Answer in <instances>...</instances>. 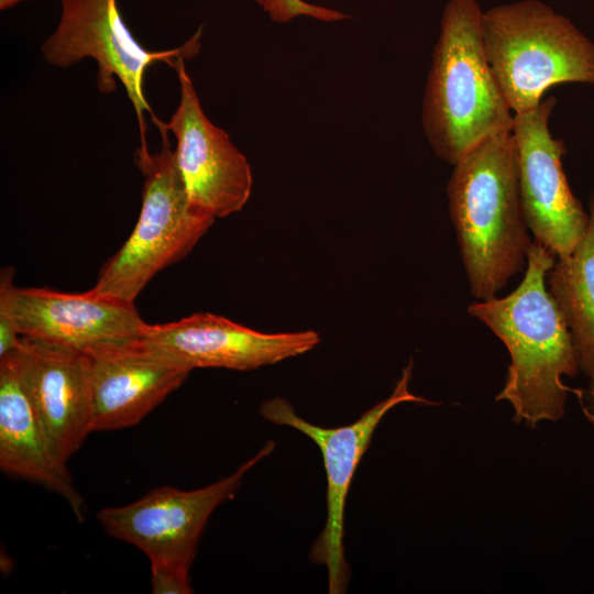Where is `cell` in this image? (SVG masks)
<instances>
[{"mask_svg": "<svg viewBox=\"0 0 594 594\" xmlns=\"http://www.w3.org/2000/svg\"><path fill=\"white\" fill-rule=\"evenodd\" d=\"M142 340L194 370H255L301 355L321 341L317 331L261 332L228 318L199 312L146 324Z\"/></svg>", "mask_w": 594, "mask_h": 594, "instance_id": "obj_12", "label": "cell"}, {"mask_svg": "<svg viewBox=\"0 0 594 594\" xmlns=\"http://www.w3.org/2000/svg\"><path fill=\"white\" fill-rule=\"evenodd\" d=\"M189 570L173 563H151L152 592L154 594L191 593Z\"/></svg>", "mask_w": 594, "mask_h": 594, "instance_id": "obj_18", "label": "cell"}, {"mask_svg": "<svg viewBox=\"0 0 594 594\" xmlns=\"http://www.w3.org/2000/svg\"><path fill=\"white\" fill-rule=\"evenodd\" d=\"M521 283L503 298L476 301L469 314L485 323L505 344L510 364L496 400L508 402L516 422L535 428L565 414L568 393L562 381L580 371L571 332L546 286L556 255L537 242L527 252Z\"/></svg>", "mask_w": 594, "mask_h": 594, "instance_id": "obj_1", "label": "cell"}, {"mask_svg": "<svg viewBox=\"0 0 594 594\" xmlns=\"http://www.w3.org/2000/svg\"><path fill=\"white\" fill-rule=\"evenodd\" d=\"M481 41L491 72L515 113L536 108L561 84L594 85V43L540 0H520L482 13Z\"/></svg>", "mask_w": 594, "mask_h": 594, "instance_id": "obj_4", "label": "cell"}, {"mask_svg": "<svg viewBox=\"0 0 594 594\" xmlns=\"http://www.w3.org/2000/svg\"><path fill=\"white\" fill-rule=\"evenodd\" d=\"M14 270L0 277V314L19 334L87 353L96 348L141 339L146 322L134 304L94 295L69 294L45 287H18Z\"/></svg>", "mask_w": 594, "mask_h": 594, "instance_id": "obj_11", "label": "cell"}, {"mask_svg": "<svg viewBox=\"0 0 594 594\" xmlns=\"http://www.w3.org/2000/svg\"><path fill=\"white\" fill-rule=\"evenodd\" d=\"M588 226L573 252L559 257L549 276V292L571 332L580 371L594 394V191Z\"/></svg>", "mask_w": 594, "mask_h": 594, "instance_id": "obj_16", "label": "cell"}, {"mask_svg": "<svg viewBox=\"0 0 594 594\" xmlns=\"http://www.w3.org/2000/svg\"><path fill=\"white\" fill-rule=\"evenodd\" d=\"M157 129L162 135L161 150L151 153L143 139L134 155L144 178L138 222L124 244L100 270L89 289L94 295L134 304L148 282L186 256L215 221L191 206L168 131L161 125Z\"/></svg>", "mask_w": 594, "mask_h": 594, "instance_id": "obj_5", "label": "cell"}, {"mask_svg": "<svg viewBox=\"0 0 594 594\" xmlns=\"http://www.w3.org/2000/svg\"><path fill=\"white\" fill-rule=\"evenodd\" d=\"M274 448L275 443L267 441L233 474L216 483L191 491L156 487L133 503L101 509L97 519L110 536L142 550L151 563L190 569L210 515L234 497L245 473Z\"/></svg>", "mask_w": 594, "mask_h": 594, "instance_id": "obj_8", "label": "cell"}, {"mask_svg": "<svg viewBox=\"0 0 594 594\" xmlns=\"http://www.w3.org/2000/svg\"><path fill=\"white\" fill-rule=\"evenodd\" d=\"M92 393V432L138 425L193 371L142 339L87 352Z\"/></svg>", "mask_w": 594, "mask_h": 594, "instance_id": "obj_13", "label": "cell"}, {"mask_svg": "<svg viewBox=\"0 0 594 594\" xmlns=\"http://www.w3.org/2000/svg\"><path fill=\"white\" fill-rule=\"evenodd\" d=\"M582 410L587 421L594 427V408L582 404Z\"/></svg>", "mask_w": 594, "mask_h": 594, "instance_id": "obj_19", "label": "cell"}, {"mask_svg": "<svg viewBox=\"0 0 594 594\" xmlns=\"http://www.w3.org/2000/svg\"><path fill=\"white\" fill-rule=\"evenodd\" d=\"M414 362L403 369L393 393L351 425L324 428L300 417L293 405L283 397L272 398L261 405V416L267 421L294 428L309 437L320 449L327 476V519L314 542L310 559L328 571V592L341 594L346 590L349 565L344 558L343 532L346 496L358 465L366 452L372 436L383 417L403 403L437 405L413 394L409 388Z\"/></svg>", "mask_w": 594, "mask_h": 594, "instance_id": "obj_7", "label": "cell"}, {"mask_svg": "<svg viewBox=\"0 0 594 594\" xmlns=\"http://www.w3.org/2000/svg\"><path fill=\"white\" fill-rule=\"evenodd\" d=\"M0 469L61 495L77 519H85V501L67 464L56 455L34 406L20 346L0 356Z\"/></svg>", "mask_w": 594, "mask_h": 594, "instance_id": "obj_15", "label": "cell"}, {"mask_svg": "<svg viewBox=\"0 0 594 594\" xmlns=\"http://www.w3.org/2000/svg\"><path fill=\"white\" fill-rule=\"evenodd\" d=\"M557 98L549 96L534 109L514 114L522 211L535 242L553 255H570L588 226V213L573 195L562 165L565 146L552 135L549 120Z\"/></svg>", "mask_w": 594, "mask_h": 594, "instance_id": "obj_9", "label": "cell"}, {"mask_svg": "<svg viewBox=\"0 0 594 594\" xmlns=\"http://www.w3.org/2000/svg\"><path fill=\"white\" fill-rule=\"evenodd\" d=\"M482 13L476 0L446 3L427 76L421 127L435 154L451 165L514 125L483 50Z\"/></svg>", "mask_w": 594, "mask_h": 594, "instance_id": "obj_3", "label": "cell"}, {"mask_svg": "<svg viewBox=\"0 0 594 594\" xmlns=\"http://www.w3.org/2000/svg\"><path fill=\"white\" fill-rule=\"evenodd\" d=\"M453 166L450 217L471 292L487 300L522 270L531 244L513 132L491 135Z\"/></svg>", "mask_w": 594, "mask_h": 594, "instance_id": "obj_2", "label": "cell"}, {"mask_svg": "<svg viewBox=\"0 0 594 594\" xmlns=\"http://www.w3.org/2000/svg\"><path fill=\"white\" fill-rule=\"evenodd\" d=\"M59 1L58 24L41 46L45 61L67 68L84 58H92L98 67V90L113 92L118 78L134 108L140 140L146 139L145 112L156 118L144 94L146 70L154 63L164 62L173 67L179 57H194L201 46V29L179 47L150 51L125 25L117 0Z\"/></svg>", "mask_w": 594, "mask_h": 594, "instance_id": "obj_6", "label": "cell"}, {"mask_svg": "<svg viewBox=\"0 0 594 594\" xmlns=\"http://www.w3.org/2000/svg\"><path fill=\"white\" fill-rule=\"evenodd\" d=\"M20 352L38 417L56 455L67 464L92 432L89 356L25 337Z\"/></svg>", "mask_w": 594, "mask_h": 594, "instance_id": "obj_14", "label": "cell"}, {"mask_svg": "<svg viewBox=\"0 0 594 594\" xmlns=\"http://www.w3.org/2000/svg\"><path fill=\"white\" fill-rule=\"evenodd\" d=\"M184 57L173 68L179 102L167 122L153 119L176 140V164L193 207L216 218L239 212L249 201L253 175L246 157L229 134L205 113Z\"/></svg>", "mask_w": 594, "mask_h": 594, "instance_id": "obj_10", "label": "cell"}, {"mask_svg": "<svg viewBox=\"0 0 594 594\" xmlns=\"http://www.w3.org/2000/svg\"><path fill=\"white\" fill-rule=\"evenodd\" d=\"M255 2L276 23H287L299 16L323 22H337L349 18L339 10L312 4L305 0H255Z\"/></svg>", "mask_w": 594, "mask_h": 594, "instance_id": "obj_17", "label": "cell"}]
</instances>
